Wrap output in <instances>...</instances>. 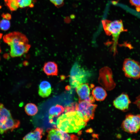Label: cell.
<instances>
[{
	"label": "cell",
	"mask_w": 140,
	"mask_h": 140,
	"mask_svg": "<svg viewBox=\"0 0 140 140\" xmlns=\"http://www.w3.org/2000/svg\"><path fill=\"white\" fill-rule=\"evenodd\" d=\"M80 114L76 111H69L62 114L57 121V128L67 133L77 132L86 125Z\"/></svg>",
	"instance_id": "1"
},
{
	"label": "cell",
	"mask_w": 140,
	"mask_h": 140,
	"mask_svg": "<svg viewBox=\"0 0 140 140\" xmlns=\"http://www.w3.org/2000/svg\"><path fill=\"white\" fill-rule=\"evenodd\" d=\"M3 40L10 46V55L12 57L22 56L27 53L31 47L26 36L18 32H13L5 35Z\"/></svg>",
	"instance_id": "2"
},
{
	"label": "cell",
	"mask_w": 140,
	"mask_h": 140,
	"mask_svg": "<svg viewBox=\"0 0 140 140\" xmlns=\"http://www.w3.org/2000/svg\"><path fill=\"white\" fill-rule=\"evenodd\" d=\"M104 31L107 35L111 36L113 43L111 50L114 54L117 52V47L120 35L122 32L127 31L124 29L122 22L121 20L111 21L107 20H102Z\"/></svg>",
	"instance_id": "3"
},
{
	"label": "cell",
	"mask_w": 140,
	"mask_h": 140,
	"mask_svg": "<svg viewBox=\"0 0 140 140\" xmlns=\"http://www.w3.org/2000/svg\"><path fill=\"white\" fill-rule=\"evenodd\" d=\"M91 76L89 71L75 63L71 68L70 73L69 83L70 86L75 88L79 85L86 83Z\"/></svg>",
	"instance_id": "4"
},
{
	"label": "cell",
	"mask_w": 140,
	"mask_h": 140,
	"mask_svg": "<svg viewBox=\"0 0 140 140\" xmlns=\"http://www.w3.org/2000/svg\"><path fill=\"white\" fill-rule=\"evenodd\" d=\"M97 105L90 102L84 101H79L76 103L75 110L82 116L85 121L87 122L93 119L95 109Z\"/></svg>",
	"instance_id": "5"
},
{
	"label": "cell",
	"mask_w": 140,
	"mask_h": 140,
	"mask_svg": "<svg viewBox=\"0 0 140 140\" xmlns=\"http://www.w3.org/2000/svg\"><path fill=\"white\" fill-rule=\"evenodd\" d=\"M122 129L130 134L137 133L140 130V114L127 115L121 125Z\"/></svg>",
	"instance_id": "6"
},
{
	"label": "cell",
	"mask_w": 140,
	"mask_h": 140,
	"mask_svg": "<svg viewBox=\"0 0 140 140\" xmlns=\"http://www.w3.org/2000/svg\"><path fill=\"white\" fill-rule=\"evenodd\" d=\"M123 70L127 78L135 79L140 78V64L134 60L129 58L125 59Z\"/></svg>",
	"instance_id": "7"
},
{
	"label": "cell",
	"mask_w": 140,
	"mask_h": 140,
	"mask_svg": "<svg viewBox=\"0 0 140 140\" xmlns=\"http://www.w3.org/2000/svg\"><path fill=\"white\" fill-rule=\"evenodd\" d=\"M92 86L86 83L81 84L75 88L79 101L84 100L93 103L94 102L95 99L90 93Z\"/></svg>",
	"instance_id": "8"
},
{
	"label": "cell",
	"mask_w": 140,
	"mask_h": 140,
	"mask_svg": "<svg viewBox=\"0 0 140 140\" xmlns=\"http://www.w3.org/2000/svg\"><path fill=\"white\" fill-rule=\"evenodd\" d=\"M20 123L19 120L12 117H0V134H3L9 130L13 131L19 127Z\"/></svg>",
	"instance_id": "9"
},
{
	"label": "cell",
	"mask_w": 140,
	"mask_h": 140,
	"mask_svg": "<svg viewBox=\"0 0 140 140\" xmlns=\"http://www.w3.org/2000/svg\"><path fill=\"white\" fill-rule=\"evenodd\" d=\"M131 101L128 95L122 93L114 101L113 104L116 108L122 111H126L128 109Z\"/></svg>",
	"instance_id": "10"
},
{
	"label": "cell",
	"mask_w": 140,
	"mask_h": 140,
	"mask_svg": "<svg viewBox=\"0 0 140 140\" xmlns=\"http://www.w3.org/2000/svg\"><path fill=\"white\" fill-rule=\"evenodd\" d=\"M43 70L48 76H57L58 74V66L57 64L53 61H48L44 65Z\"/></svg>",
	"instance_id": "11"
},
{
	"label": "cell",
	"mask_w": 140,
	"mask_h": 140,
	"mask_svg": "<svg viewBox=\"0 0 140 140\" xmlns=\"http://www.w3.org/2000/svg\"><path fill=\"white\" fill-rule=\"evenodd\" d=\"M51 91V86L49 82L44 81L40 83L38 91L40 96L43 98L47 97L50 94Z\"/></svg>",
	"instance_id": "12"
},
{
	"label": "cell",
	"mask_w": 140,
	"mask_h": 140,
	"mask_svg": "<svg viewBox=\"0 0 140 140\" xmlns=\"http://www.w3.org/2000/svg\"><path fill=\"white\" fill-rule=\"evenodd\" d=\"M64 110L65 108L59 104H57L51 107L49 111V122L51 124H53L54 117H58Z\"/></svg>",
	"instance_id": "13"
},
{
	"label": "cell",
	"mask_w": 140,
	"mask_h": 140,
	"mask_svg": "<svg viewBox=\"0 0 140 140\" xmlns=\"http://www.w3.org/2000/svg\"><path fill=\"white\" fill-rule=\"evenodd\" d=\"M46 131L48 133L47 140H63L62 131L59 129L48 128Z\"/></svg>",
	"instance_id": "14"
},
{
	"label": "cell",
	"mask_w": 140,
	"mask_h": 140,
	"mask_svg": "<svg viewBox=\"0 0 140 140\" xmlns=\"http://www.w3.org/2000/svg\"><path fill=\"white\" fill-rule=\"evenodd\" d=\"M43 129L41 128L37 127L32 131L27 134L23 138L25 140H39L42 137Z\"/></svg>",
	"instance_id": "15"
},
{
	"label": "cell",
	"mask_w": 140,
	"mask_h": 140,
	"mask_svg": "<svg viewBox=\"0 0 140 140\" xmlns=\"http://www.w3.org/2000/svg\"><path fill=\"white\" fill-rule=\"evenodd\" d=\"M92 94L97 101H102L106 98L107 94L106 90L102 87L97 86L92 90Z\"/></svg>",
	"instance_id": "16"
},
{
	"label": "cell",
	"mask_w": 140,
	"mask_h": 140,
	"mask_svg": "<svg viewBox=\"0 0 140 140\" xmlns=\"http://www.w3.org/2000/svg\"><path fill=\"white\" fill-rule=\"evenodd\" d=\"M25 111L26 114L30 116H33L38 112V109L34 104L29 103L27 104L25 107Z\"/></svg>",
	"instance_id": "17"
},
{
	"label": "cell",
	"mask_w": 140,
	"mask_h": 140,
	"mask_svg": "<svg viewBox=\"0 0 140 140\" xmlns=\"http://www.w3.org/2000/svg\"><path fill=\"white\" fill-rule=\"evenodd\" d=\"M6 6L11 11L17 10L19 8L17 0H4Z\"/></svg>",
	"instance_id": "18"
},
{
	"label": "cell",
	"mask_w": 140,
	"mask_h": 140,
	"mask_svg": "<svg viewBox=\"0 0 140 140\" xmlns=\"http://www.w3.org/2000/svg\"><path fill=\"white\" fill-rule=\"evenodd\" d=\"M19 7L24 8L27 7H33L34 6L33 0H17Z\"/></svg>",
	"instance_id": "19"
},
{
	"label": "cell",
	"mask_w": 140,
	"mask_h": 140,
	"mask_svg": "<svg viewBox=\"0 0 140 140\" xmlns=\"http://www.w3.org/2000/svg\"><path fill=\"white\" fill-rule=\"evenodd\" d=\"M12 117L10 111L6 109L3 104L0 103V117Z\"/></svg>",
	"instance_id": "20"
},
{
	"label": "cell",
	"mask_w": 140,
	"mask_h": 140,
	"mask_svg": "<svg viewBox=\"0 0 140 140\" xmlns=\"http://www.w3.org/2000/svg\"><path fill=\"white\" fill-rule=\"evenodd\" d=\"M10 23L8 20L4 19L0 21V29L3 31H6L10 28Z\"/></svg>",
	"instance_id": "21"
},
{
	"label": "cell",
	"mask_w": 140,
	"mask_h": 140,
	"mask_svg": "<svg viewBox=\"0 0 140 140\" xmlns=\"http://www.w3.org/2000/svg\"><path fill=\"white\" fill-rule=\"evenodd\" d=\"M63 140H77L78 138L73 134H69L67 132L62 131Z\"/></svg>",
	"instance_id": "22"
},
{
	"label": "cell",
	"mask_w": 140,
	"mask_h": 140,
	"mask_svg": "<svg viewBox=\"0 0 140 140\" xmlns=\"http://www.w3.org/2000/svg\"><path fill=\"white\" fill-rule=\"evenodd\" d=\"M131 4L135 7L137 11H140V0H129Z\"/></svg>",
	"instance_id": "23"
},
{
	"label": "cell",
	"mask_w": 140,
	"mask_h": 140,
	"mask_svg": "<svg viewBox=\"0 0 140 140\" xmlns=\"http://www.w3.org/2000/svg\"><path fill=\"white\" fill-rule=\"evenodd\" d=\"M56 7L59 8L62 6L64 4V0H50Z\"/></svg>",
	"instance_id": "24"
},
{
	"label": "cell",
	"mask_w": 140,
	"mask_h": 140,
	"mask_svg": "<svg viewBox=\"0 0 140 140\" xmlns=\"http://www.w3.org/2000/svg\"><path fill=\"white\" fill-rule=\"evenodd\" d=\"M76 103H72L69 105L65 107V112L67 113L71 111H76L75 108Z\"/></svg>",
	"instance_id": "25"
},
{
	"label": "cell",
	"mask_w": 140,
	"mask_h": 140,
	"mask_svg": "<svg viewBox=\"0 0 140 140\" xmlns=\"http://www.w3.org/2000/svg\"><path fill=\"white\" fill-rule=\"evenodd\" d=\"M2 16L4 19L7 20H10L11 18V16L10 14L9 13H3L2 15Z\"/></svg>",
	"instance_id": "26"
},
{
	"label": "cell",
	"mask_w": 140,
	"mask_h": 140,
	"mask_svg": "<svg viewBox=\"0 0 140 140\" xmlns=\"http://www.w3.org/2000/svg\"><path fill=\"white\" fill-rule=\"evenodd\" d=\"M3 34L2 33H0V39H1L2 37Z\"/></svg>",
	"instance_id": "27"
},
{
	"label": "cell",
	"mask_w": 140,
	"mask_h": 140,
	"mask_svg": "<svg viewBox=\"0 0 140 140\" xmlns=\"http://www.w3.org/2000/svg\"><path fill=\"white\" fill-rule=\"evenodd\" d=\"M1 50L0 48V53H1Z\"/></svg>",
	"instance_id": "28"
}]
</instances>
